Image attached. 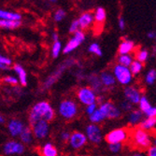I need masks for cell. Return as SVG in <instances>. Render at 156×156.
<instances>
[{
  "label": "cell",
  "mask_w": 156,
  "mask_h": 156,
  "mask_svg": "<svg viewBox=\"0 0 156 156\" xmlns=\"http://www.w3.org/2000/svg\"><path fill=\"white\" fill-rule=\"evenodd\" d=\"M55 117L56 111L51 103L47 100H40L31 107L27 119L28 123L31 125L39 120H44L51 123L55 120Z\"/></svg>",
  "instance_id": "6da1fadb"
},
{
  "label": "cell",
  "mask_w": 156,
  "mask_h": 156,
  "mask_svg": "<svg viewBox=\"0 0 156 156\" xmlns=\"http://www.w3.org/2000/svg\"><path fill=\"white\" fill-rule=\"evenodd\" d=\"M76 60L74 58H68L66 60H65L62 64H60L53 72H51L43 81L42 83V90L43 91H47L50 90L54 84H56L58 82V80L61 79V77L63 76V74L66 71V70L76 65Z\"/></svg>",
  "instance_id": "7a4b0ae2"
},
{
  "label": "cell",
  "mask_w": 156,
  "mask_h": 156,
  "mask_svg": "<svg viewBox=\"0 0 156 156\" xmlns=\"http://www.w3.org/2000/svg\"><path fill=\"white\" fill-rule=\"evenodd\" d=\"M79 112H80L79 105L77 101H75L73 98L70 97L64 98L58 104V108H57L58 115L66 122L72 121L75 118H77V116L79 115Z\"/></svg>",
  "instance_id": "3957f363"
},
{
  "label": "cell",
  "mask_w": 156,
  "mask_h": 156,
  "mask_svg": "<svg viewBox=\"0 0 156 156\" xmlns=\"http://www.w3.org/2000/svg\"><path fill=\"white\" fill-rule=\"evenodd\" d=\"M24 146L18 138H8L0 147L1 156H20L25 152Z\"/></svg>",
  "instance_id": "277c9868"
},
{
  "label": "cell",
  "mask_w": 156,
  "mask_h": 156,
  "mask_svg": "<svg viewBox=\"0 0 156 156\" xmlns=\"http://www.w3.org/2000/svg\"><path fill=\"white\" fill-rule=\"evenodd\" d=\"M132 141L135 147L139 150H148L151 146V138L150 134L139 127L132 132Z\"/></svg>",
  "instance_id": "5b68a950"
},
{
  "label": "cell",
  "mask_w": 156,
  "mask_h": 156,
  "mask_svg": "<svg viewBox=\"0 0 156 156\" xmlns=\"http://www.w3.org/2000/svg\"><path fill=\"white\" fill-rule=\"evenodd\" d=\"M112 74L115 78L116 82L122 85V86H128L133 80V75L130 71L129 67H126L116 64L112 68Z\"/></svg>",
  "instance_id": "8992f818"
},
{
  "label": "cell",
  "mask_w": 156,
  "mask_h": 156,
  "mask_svg": "<svg viewBox=\"0 0 156 156\" xmlns=\"http://www.w3.org/2000/svg\"><path fill=\"white\" fill-rule=\"evenodd\" d=\"M76 98L82 106H88L96 103L97 94L89 86H81L76 91Z\"/></svg>",
  "instance_id": "52a82bcc"
},
{
  "label": "cell",
  "mask_w": 156,
  "mask_h": 156,
  "mask_svg": "<svg viewBox=\"0 0 156 156\" xmlns=\"http://www.w3.org/2000/svg\"><path fill=\"white\" fill-rule=\"evenodd\" d=\"M85 136L87 137L88 142L93 145H99L104 139L103 132L99 124L89 123L85 127Z\"/></svg>",
  "instance_id": "ba28073f"
},
{
  "label": "cell",
  "mask_w": 156,
  "mask_h": 156,
  "mask_svg": "<svg viewBox=\"0 0 156 156\" xmlns=\"http://www.w3.org/2000/svg\"><path fill=\"white\" fill-rule=\"evenodd\" d=\"M29 126L31 127L34 137L37 140H39V141L44 140L50 136L51 124H50V122H48L44 120H39Z\"/></svg>",
  "instance_id": "9c48e42d"
},
{
  "label": "cell",
  "mask_w": 156,
  "mask_h": 156,
  "mask_svg": "<svg viewBox=\"0 0 156 156\" xmlns=\"http://www.w3.org/2000/svg\"><path fill=\"white\" fill-rule=\"evenodd\" d=\"M88 140L85 134L81 131L76 130L70 134V137L67 142V146L69 149L73 151H78L82 150L85 146L87 145Z\"/></svg>",
  "instance_id": "30bf717a"
},
{
  "label": "cell",
  "mask_w": 156,
  "mask_h": 156,
  "mask_svg": "<svg viewBox=\"0 0 156 156\" xmlns=\"http://www.w3.org/2000/svg\"><path fill=\"white\" fill-rule=\"evenodd\" d=\"M129 130L122 127V128H115L111 131H109L105 136L104 139L107 141L108 144H113V143H123L129 138L130 136Z\"/></svg>",
  "instance_id": "8fae6325"
},
{
  "label": "cell",
  "mask_w": 156,
  "mask_h": 156,
  "mask_svg": "<svg viewBox=\"0 0 156 156\" xmlns=\"http://www.w3.org/2000/svg\"><path fill=\"white\" fill-rule=\"evenodd\" d=\"M86 39V34L82 30L77 31L75 34H73V37L70 38L66 44L63 47L62 52L64 54H70L73 52L76 49H78L83 42Z\"/></svg>",
  "instance_id": "7c38bea8"
},
{
  "label": "cell",
  "mask_w": 156,
  "mask_h": 156,
  "mask_svg": "<svg viewBox=\"0 0 156 156\" xmlns=\"http://www.w3.org/2000/svg\"><path fill=\"white\" fill-rule=\"evenodd\" d=\"M25 126L26 124L23 120L19 118H10L6 123L7 135L10 138H18Z\"/></svg>",
  "instance_id": "4fadbf2b"
},
{
  "label": "cell",
  "mask_w": 156,
  "mask_h": 156,
  "mask_svg": "<svg viewBox=\"0 0 156 156\" xmlns=\"http://www.w3.org/2000/svg\"><path fill=\"white\" fill-rule=\"evenodd\" d=\"M123 95L125 100L134 106L136 104H138L141 97V93L136 86H130V85H128L123 90Z\"/></svg>",
  "instance_id": "5bb4252c"
},
{
  "label": "cell",
  "mask_w": 156,
  "mask_h": 156,
  "mask_svg": "<svg viewBox=\"0 0 156 156\" xmlns=\"http://www.w3.org/2000/svg\"><path fill=\"white\" fill-rule=\"evenodd\" d=\"M88 118H89L90 123L100 124L101 122H103L107 119V114H106L104 104L102 103V104L99 105L97 107L96 110L93 113L92 115H90Z\"/></svg>",
  "instance_id": "9a60e30c"
},
{
  "label": "cell",
  "mask_w": 156,
  "mask_h": 156,
  "mask_svg": "<svg viewBox=\"0 0 156 156\" xmlns=\"http://www.w3.org/2000/svg\"><path fill=\"white\" fill-rule=\"evenodd\" d=\"M86 81L88 82V86L92 88L96 94H101L104 90L103 85L99 80V77L95 73H92L86 76Z\"/></svg>",
  "instance_id": "2e32d148"
},
{
  "label": "cell",
  "mask_w": 156,
  "mask_h": 156,
  "mask_svg": "<svg viewBox=\"0 0 156 156\" xmlns=\"http://www.w3.org/2000/svg\"><path fill=\"white\" fill-rule=\"evenodd\" d=\"M77 20L79 22L80 30L84 31V30L88 29L89 27H91L93 25V23H94V13L93 12H84Z\"/></svg>",
  "instance_id": "e0dca14e"
},
{
  "label": "cell",
  "mask_w": 156,
  "mask_h": 156,
  "mask_svg": "<svg viewBox=\"0 0 156 156\" xmlns=\"http://www.w3.org/2000/svg\"><path fill=\"white\" fill-rule=\"evenodd\" d=\"M18 139L24 146H31L34 144L36 139L34 137V135H33L32 130H31V127L29 125H26L24 127V129L23 130V132L19 136Z\"/></svg>",
  "instance_id": "ac0fdd59"
},
{
  "label": "cell",
  "mask_w": 156,
  "mask_h": 156,
  "mask_svg": "<svg viewBox=\"0 0 156 156\" xmlns=\"http://www.w3.org/2000/svg\"><path fill=\"white\" fill-rule=\"evenodd\" d=\"M98 77H99V80H100L104 88H112L115 86L116 80H115V78L113 76L112 72L102 71L98 75Z\"/></svg>",
  "instance_id": "d6986e66"
},
{
  "label": "cell",
  "mask_w": 156,
  "mask_h": 156,
  "mask_svg": "<svg viewBox=\"0 0 156 156\" xmlns=\"http://www.w3.org/2000/svg\"><path fill=\"white\" fill-rule=\"evenodd\" d=\"M13 70L17 75L19 84H21L22 87L26 86L28 83V75H27V72L24 69V67L20 64H15L13 66Z\"/></svg>",
  "instance_id": "ffe728a7"
},
{
  "label": "cell",
  "mask_w": 156,
  "mask_h": 156,
  "mask_svg": "<svg viewBox=\"0 0 156 156\" xmlns=\"http://www.w3.org/2000/svg\"><path fill=\"white\" fill-rule=\"evenodd\" d=\"M40 156H59V151L53 143L45 142L39 149Z\"/></svg>",
  "instance_id": "44dd1931"
},
{
  "label": "cell",
  "mask_w": 156,
  "mask_h": 156,
  "mask_svg": "<svg viewBox=\"0 0 156 156\" xmlns=\"http://www.w3.org/2000/svg\"><path fill=\"white\" fill-rule=\"evenodd\" d=\"M136 48V44L133 40L130 39H122L119 45V54H131Z\"/></svg>",
  "instance_id": "7402d4cb"
},
{
  "label": "cell",
  "mask_w": 156,
  "mask_h": 156,
  "mask_svg": "<svg viewBox=\"0 0 156 156\" xmlns=\"http://www.w3.org/2000/svg\"><path fill=\"white\" fill-rule=\"evenodd\" d=\"M22 14L16 11L5 10L0 9V20L8 21H22Z\"/></svg>",
  "instance_id": "603a6c76"
},
{
  "label": "cell",
  "mask_w": 156,
  "mask_h": 156,
  "mask_svg": "<svg viewBox=\"0 0 156 156\" xmlns=\"http://www.w3.org/2000/svg\"><path fill=\"white\" fill-rule=\"evenodd\" d=\"M143 121V113L139 109H133L129 112L128 122L131 125H137Z\"/></svg>",
  "instance_id": "cb8c5ba5"
},
{
  "label": "cell",
  "mask_w": 156,
  "mask_h": 156,
  "mask_svg": "<svg viewBox=\"0 0 156 156\" xmlns=\"http://www.w3.org/2000/svg\"><path fill=\"white\" fill-rule=\"evenodd\" d=\"M107 19V11L104 8L98 7L94 12V20L97 24H103Z\"/></svg>",
  "instance_id": "d4e9b609"
},
{
  "label": "cell",
  "mask_w": 156,
  "mask_h": 156,
  "mask_svg": "<svg viewBox=\"0 0 156 156\" xmlns=\"http://www.w3.org/2000/svg\"><path fill=\"white\" fill-rule=\"evenodd\" d=\"M22 25V21H8L0 20V28L6 30H14L17 29Z\"/></svg>",
  "instance_id": "484cf974"
},
{
  "label": "cell",
  "mask_w": 156,
  "mask_h": 156,
  "mask_svg": "<svg viewBox=\"0 0 156 156\" xmlns=\"http://www.w3.org/2000/svg\"><path fill=\"white\" fill-rule=\"evenodd\" d=\"M122 116V110L119 107H117L114 103L110 104L109 108H108V117L107 119L108 120H116L119 119Z\"/></svg>",
  "instance_id": "4316f807"
},
{
  "label": "cell",
  "mask_w": 156,
  "mask_h": 156,
  "mask_svg": "<svg viewBox=\"0 0 156 156\" xmlns=\"http://www.w3.org/2000/svg\"><path fill=\"white\" fill-rule=\"evenodd\" d=\"M156 126V117L153 118H147L144 121H141V122L138 124V127L141 129H143L145 131H149L153 129Z\"/></svg>",
  "instance_id": "83f0119b"
},
{
  "label": "cell",
  "mask_w": 156,
  "mask_h": 156,
  "mask_svg": "<svg viewBox=\"0 0 156 156\" xmlns=\"http://www.w3.org/2000/svg\"><path fill=\"white\" fill-rule=\"evenodd\" d=\"M63 50V45L62 42L60 40L52 42L51 49V55L53 59H56L59 57V55L61 54V51Z\"/></svg>",
  "instance_id": "f1b7e54d"
},
{
  "label": "cell",
  "mask_w": 156,
  "mask_h": 156,
  "mask_svg": "<svg viewBox=\"0 0 156 156\" xmlns=\"http://www.w3.org/2000/svg\"><path fill=\"white\" fill-rule=\"evenodd\" d=\"M134 61V56L131 54H120L119 57L117 59V64L126 66V67H129L130 65L132 64V62Z\"/></svg>",
  "instance_id": "f546056e"
},
{
  "label": "cell",
  "mask_w": 156,
  "mask_h": 156,
  "mask_svg": "<svg viewBox=\"0 0 156 156\" xmlns=\"http://www.w3.org/2000/svg\"><path fill=\"white\" fill-rule=\"evenodd\" d=\"M88 51L95 56H97V57H101V56L103 55V51L100 47V45H99L97 42H93V43H91L88 47Z\"/></svg>",
  "instance_id": "4dcf8cb0"
},
{
  "label": "cell",
  "mask_w": 156,
  "mask_h": 156,
  "mask_svg": "<svg viewBox=\"0 0 156 156\" xmlns=\"http://www.w3.org/2000/svg\"><path fill=\"white\" fill-rule=\"evenodd\" d=\"M129 69H130V71L132 73V75L136 76L137 74H139L141 71H142V69H143V64L142 63H140L138 62L137 60H135L132 62V64L130 65L129 66Z\"/></svg>",
  "instance_id": "1f68e13d"
},
{
  "label": "cell",
  "mask_w": 156,
  "mask_h": 156,
  "mask_svg": "<svg viewBox=\"0 0 156 156\" xmlns=\"http://www.w3.org/2000/svg\"><path fill=\"white\" fill-rule=\"evenodd\" d=\"M12 65V60L6 55L0 53V70H8Z\"/></svg>",
  "instance_id": "d6a6232c"
},
{
  "label": "cell",
  "mask_w": 156,
  "mask_h": 156,
  "mask_svg": "<svg viewBox=\"0 0 156 156\" xmlns=\"http://www.w3.org/2000/svg\"><path fill=\"white\" fill-rule=\"evenodd\" d=\"M135 57L136 59L135 60H137L138 62L140 63H144L148 60L149 58V51L145 49H142V50H139L136 52L135 54Z\"/></svg>",
  "instance_id": "836d02e7"
},
{
  "label": "cell",
  "mask_w": 156,
  "mask_h": 156,
  "mask_svg": "<svg viewBox=\"0 0 156 156\" xmlns=\"http://www.w3.org/2000/svg\"><path fill=\"white\" fill-rule=\"evenodd\" d=\"M138 105H139V110L142 112V113L146 112L151 107L150 101L148 100V98L145 95H141L140 100L138 102Z\"/></svg>",
  "instance_id": "e575fe53"
},
{
  "label": "cell",
  "mask_w": 156,
  "mask_h": 156,
  "mask_svg": "<svg viewBox=\"0 0 156 156\" xmlns=\"http://www.w3.org/2000/svg\"><path fill=\"white\" fill-rule=\"evenodd\" d=\"M3 82L8 84V85H10V86H13V87H15V86H18V84H19V80L17 79L16 76H13V75H7L3 78Z\"/></svg>",
  "instance_id": "d590c367"
},
{
  "label": "cell",
  "mask_w": 156,
  "mask_h": 156,
  "mask_svg": "<svg viewBox=\"0 0 156 156\" xmlns=\"http://www.w3.org/2000/svg\"><path fill=\"white\" fill-rule=\"evenodd\" d=\"M66 17V11L64 9H56L55 12L53 13V20L56 23L62 22Z\"/></svg>",
  "instance_id": "8d00e7d4"
},
{
  "label": "cell",
  "mask_w": 156,
  "mask_h": 156,
  "mask_svg": "<svg viewBox=\"0 0 156 156\" xmlns=\"http://www.w3.org/2000/svg\"><path fill=\"white\" fill-rule=\"evenodd\" d=\"M146 83L149 85H152L156 82V69H151L148 71L145 77Z\"/></svg>",
  "instance_id": "74e56055"
},
{
  "label": "cell",
  "mask_w": 156,
  "mask_h": 156,
  "mask_svg": "<svg viewBox=\"0 0 156 156\" xmlns=\"http://www.w3.org/2000/svg\"><path fill=\"white\" fill-rule=\"evenodd\" d=\"M70 134L71 132L66 130V129H63L59 132V140L63 143H67L68 140H69V137H70Z\"/></svg>",
  "instance_id": "f35d334b"
},
{
  "label": "cell",
  "mask_w": 156,
  "mask_h": 156,
  "mask_svg": "<svg viewBox=\"0 0 156 156\" xmlns=\"http://www.w3.org/2000/svg\"><path fill=\"white\" fill-rule=\"evenodd\" d=\"M122 150V143H113L108 144V151L111 153H118Z\"/></svg>",
  "instance_id": "ab89813d"
},
{
  "label": "cell",
  "mask_w": 156,
  "mask_h": 156,
  "mask_svg": "<svg viewBox=\"0 0 156 156\" xmlns=\"http://www.w3.org/2000/svg\"><path fill=\"white\" fill-rule=\"evenodd\" d=\"M80 30V24H79V22L78 20H73L71 22V23H70L69 25V28H68V32L70 34H75L77 31Z\"/></svg>",
  "instance_id": "60d3db41"
},
{
  "label": "cell",
  "mask_w": 156,
  "mask_h": 156,
  "mask_svg": "<svg viewBox=\"0 0 156 156\" xmlns=\"http://www.w3.org/2000/svg\"><path fill=\"white\" fill-rule=\"evenodd\" d=\"M98 105L97 103H94V104H91V105H88L85 107V113H86V115L89 117L90 115H92L93 113L96 110Z\"/></svg>",
  "instance_id": "b9f144b4"
},
{
  "label": "cell",
  "mask_w": 156,
  "mask_h": 156,
  "mask_svg": "<svg viewBox=\"0 0 156 156\" xmlns=\"http://www.w3.org/2000/svg\"><path fill=\"white\" fill-rule=\"evenodd\" d=\"M133 105L130 104L129 102H127L126 100H124L122 104H121V110L122 111H131L133 110Z\"/></svg>",
  "instance_id": "7bdbcfd3"
},
{
  "label": "cell",
  "mask_w": 156,
  "mask_h": 156,
  "mask_svg": "<svg viewBox=\"0 0 156 156\" xmlns=\"http://www.w3.org/2000/svg\"><path fill=\"white\" fill-rule=\"evenodd\" d=\"M144 114L148 117V118H153L156 117V108L155 107H151L146 112H144Z\"/></svg>",
  "instance_id": "ee69618b"
},
{
  "label": "cell",
  "mask_w": 156,
  "mask_h": 156,
  "mask_svg": "<svg viewBox=\"0 0 156 156\" xmlns=\"http://www.w3.org/2000/svg\"><path fill=\"white\" fill-rule=\"evenodd\" d=\"M118 26H119V28L121 30H124L125 29V26H126V24H125V20L123 19V17H120L119 18V20H118Z\"/></svg>",
  "instance_id": "f6af8a7d"
},
{
  "label": "cell",
  "mask_w": 156,
  "mask_h": 156,
  "mask_svg": "<svg viewBox=\"0 0 156 156\" xmlns=\"http://www.w3.org/2000/svg\"><path fill=\"white\" fill-rule=\"evenodd\" d=\"M147 156H156V147L151 146L147 150Z\"/></svg>",
  "instance_id": "bcb514c9"
},
{
  "label": "cell",
  "mask_w": 156,
  "mask_h": 156,
  "mask_svg": "<svg viewBox=\"0 0 156 156\" xmlns=\"http://www.w3.org/2000/svg\"><path fill=\"white\" fill-rule=\"evenodd\" d=\"M76 78H77L78 80H82L83 79H86V76L83 74V72L81 71V70H79V71L77 72V74H76Z\"/></svg>",
  "instance_id": "7dc6e473"
},
{
  "label": "cell",
  "mask_w": 156,
  "mask_h": 156,
  "mask_svg": "<svg viewBox=\"0 0 156 156\" xmlns=\"http://www.w3.org/2000/svg\"><path fill=\"white\" fill-rule=\"evenodd\" d=\"M51 39H52V42L54 41H57V40H60L59 39V35L57 32H53L52 35H51Z\"/></svg>",
  "instance_id": "c3c4849f"
},
{
  "label": "cell",
  "mask_w": 156,
  "mask_h": 156,
  "mask_svg": "<svg viewBox=\"0 0 156 156\" xmlns=\"http://www.w3.org/2000/svg\"><path fill=\"white\" fill-rule=\"evenodd\" d=\"M148 37H149V38H154V37H156V33H155L154 31L149 32V33H148Z\"/></svg>",
  "instance_id": "681fc988"
},
{
  "label": "cell",
  "mask_w": 156,
  "mask_h": 156,
  "mask_svg": "<svg viewBox=\"0 0 156 156\" xmlns=\"http://www.w3.org/2000/svg\"><path fill=\"white\" fill-rule=\"evenodd\" d=\"M5 122H6V119H5V117H4L2 114H0V125H3Z\"/></svg>",
  "instance_id": "f907efd6"
},
{
  "label": "cell",
  "mask_w": 156,
  "mask_h": 156,
  "mask_svg": "<svg viewBox=\"0 0 156 156\" xmlns=\"http://www.w3.org/2000/svg\"><path fill=\"white\" fill-rule=\"evenodd\" d=\"M131 156H144V155L142 153H140V152H136V153L132 154Z\"/></svg>",
  "instance_id": "816d5d0a"
},
{
  "label": "cell",
  "mask_w": 156,
  "mask_h": 156,
  "mask_svg": "<svg viewBox=\"0 0 156 156\" xmlns=\"http://www.w3.org/2000/svg\"><path fill=\"white\" fill-rule=\"evenodd\" d=\"M48 1H49L50 3H51V4H55L56 2L58 1V0H48Z\"/></svg>",
  "instance_id": "f5cc1de1"
},
{
  "label": "cell",
  "mask_w": 156,
  "mask_h": 156,
  "mask_svg": "<svg viewBox=\"0 0 156 156\" xmlns=\"http://www.w3.org/2000/svg\"><path fill=\"white\" fill-rule=\"evenodd\" d=\"M153 142H154V146L156 147V137L154 138V141H153Z\"/></svg>",
  "instance_id": "db71d44e"
},
{
  "label": "cell",
  "mask_w": 156,
  "mask_h": 156,
  "mask_svg": "<svg viewBox=\"0 0 156 156\" xmlns=\"http://www.w3.org/2000/svg\"><path fill=\"white\" fill-rule=\"evenodd\" d=\"M77 156H89V155H84V154H81V155H77Z\"/></svg>",
  "instance_id": "11a10c76"
},
{
  "label": "cell",
  "mask_w": 156,
  "mask_h": 156,
  "mask_svg": "<svg viewBox=\"0 0 156 156\" xmlns=\"http://www.w3.org/2000/svg\"><path fill=\"white\" fill-rule=\"evenodd\" d=\"M0 156H1V155H0Z\"/></svg>",
  "instance_id": "9f6ffc18"
},
{
  "label": "cell",
  "mask_w": 156,
  "mask_h": 156,
  "mask_svg": "<svg viewBox=\"0 0 156 156\" xmlns=\"http://www.w3.org/2000/svg\"><path fill=\"white\" fill-rule=\"evenodd\" d=\"M155 38H156V37H155Z\"/></svg>",
  "instance_id": "6f0895ef"
}]
</instances>
